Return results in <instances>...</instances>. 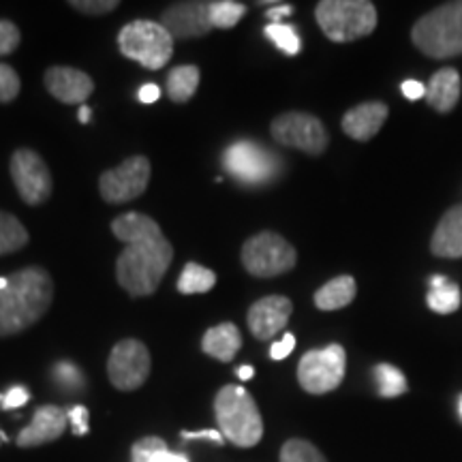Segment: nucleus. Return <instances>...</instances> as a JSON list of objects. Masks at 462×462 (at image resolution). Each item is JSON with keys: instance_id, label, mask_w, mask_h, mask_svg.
I'll return each instance as SVG.
<instances>
[{"instance_id": "obj_1", "label": "nucleus", "mask_w": 462, "mask_h": 462, "mask_svg": "<svg viewBox=\"0 0 462 462\" xmlns=\"http://www.w3.org/2000/svg\"><path fill=\"white\" fill-rule=\"evenodd\" d=\"M112 231L126 248L116 262V279L131 298L154 293L170 270L173 246L159 223L142 212H126L114 218Z\"/></svg>"}, {"instance_id": "obj_2", "label": "nucleus", "mask_w": 462, "mask_h": 462, "mask_svg": "<svg viewBox=\"0 0 462 462\" xmlns=\"http://www.w3.org/2000/svg\"><path fill=\"white\" fill-rule=\"evenodd\" d=\"M54 300V281L39 265L0 279V338L28 330L48 313Z\"/></svg>"}, {"instance_id": "obj_3", "label": "nucleus", "mask_w": 462, "mask_h": 462, "mask_svg": "<svg viewBox=\"0 0 462 462\" xmlns=\"http://www.w3.org/2000/svg\"><path fill=\"white\" fill-rule=\"evenodd\" d=\"M215 415L221 435L236 448H255L263 437V420L255 398L242 385H225L215 398Z\"/></svg>"}, {"instance_id": "obj_4", "label": "nucleus", "mask_w": 462, "mask_h": 462, "mask_svg": "<svg viewBox=\"0 0 462 462\" xmlns=\"http://www.w3.org/2000/svg\"><path fill=\"white\" fill-rule=\"evenodd\" d=\"M411 39L421 54L454 58L462 54V0L446 3L415 22Z\"/></svg>"}, {"instance_id": "obj_5", "label": "nucleus", "mask_w": 462, "mask_h": 462, "mask_svg": "<svg viewBox=\"0 0 462 462\" xmlns=\"http://www.w3.org/2000/svg\"><path fill=\"white\" fill-rule=\"evenodd\" d=\"M317 24L334 43H349L377 28V9L368 0H323L315 7Z\"/></svg>"}, {"instance_id": "obj_6", "label": "nucleus", "mask_w": 462, "mask_h": 462, "mask_svg": "<svg viewBox=\"0 0 462 462\" xmlns=\"http://www.w3.org/2000/svg\"><path fill=\"white\" fill-rule=\"evenodd\" d=\"M118 48L123 56L140 62L150 71H159L170 62L173 54V39L163 24L150 20H135L120 31Z\"/></svg>"}, {"instance_id": "obj_7", "label": "nucleus", "mask_w": 462, "mask_h": 462, "mask_svg": "<svg viewBox=\"0 0 462 462\" xmlns=\"http://www.w3.org/2000/svg\"><path fill=\"white\" fill-rule=\"evenodd\" d=\"M298 253L282 236L274 231H262L253 236L242 246V265L248 274L257 279H273L293 270Z\"/></svg>"}, {"instance_id": "obj_8", "label": "nucleus", "mask_w": 462, "mask_h": 462, "mask_svg": "<svg viewBox=\"0 0 462 462\" xmlns=\"http://www.w3.org/2000/svg\"><path fill=\"white\" fill-rule=\"evenodd\" d=\"M223 167L242 184H265L281 171V159L257 142H236L225 150Z\"/></svg>"}, {"instance_id": "obj_9", "label": "nucleus", "mask_w": 462, "mask_h": 462, "mask_svg": "<svg viewBox=\"0 0 462 462\" xmlns=\"http://www.w3.org/2000/svg\"><path fill=\"white\" fill-rule=\"evenodd\" d=\"M346 354L340 345H328L302 356L298 364V381L309 394H328L345 379Z\"/></svg>"}, {"instance_id": "obj_10", "label": "nucleus", "mask_w": 462, "mask_h": 462, "mask_svg": "<svg viewBox=\"0 0 462 462\" xmlns=\"http://www.w3.org/2000/svg\"><path fill=\"white\" fill-rule=\"evenodd\" d=\"M274 142L281 146H289L302 150L306 154H321L326 152L328 143H330V135L328 129L317 116L304 114V112H287L276 116L270 126Z\"/></svg>"}, {"instance_id": "obj_11", "label": "nucleus", "mask_w": 462, "mask_h": 462, "mask_svg": "<svg viewBox=\"0 0 462 462\" xmlns=\"http://www.w3.org/2000/svg\"><path fill=\"white\" fill-rule=\"evenodd\" d=\"M150 366L152 360L148 346L142 340L125 338L109 354L107 377L116 390L135 392L148 381Z\"/></svg>"}, {"instance_id": "obj_12", "label": "nucleus", "mask_w": 462, "mask_h": 462, "mask_svg": "<svg viewBox=\"0 0 462 462\" xmlns=\"http://www.w3.org/2000/svg\"><path fill=\"white\" fill-rule=\"evenodd\" d=\"M150 161L146 157H129L114 170H107L99 178L101 198L107 204H126L143 195L150 182Z\"/></svg>"}, {"instance_id": "obj_13", "label": "nucleus", "mask_w": 462, "mask_h": 462, "mask_svg": "<svg viewBox=\"0 0 462 462\" xmlns=\"http://www.w3.org/2000/svg\"><path fill=\"white\" fill-rule=\"evenodd\" d=\"M11 178L28 206H42L51 195V173L42 154L31 148L15 150L9 163Z\"/></svg>"}, {"instance_id": "obj_14", "label": "nucleus", "mask_w": 462, "mask_h": 462, "mask_svg": "<svg viewBox=\"0 0 462 462\" xmlns=\"http://www.w3.org/2000/svg\"><path fill=\"white\" fill-rule=\"evenodd\" d=\"M161 24L171 34V39H198L212 31L210 3L204 0H184L173 3L163 11Z\"/></svg>"}, {"instance_id": "obj_15", "label": "nucleus", "mask_w": 462, "mask_h": 462, "mask_svg": "<svg viewBox=\"0 0 462 462\" xmlns=\"http://www.w3.org/2000/svg\"><path fill=\"white\" fill-rule=\"evenodd\" d=\"M293 304L285 296H268L257 300L248 309V330L259 340H270L276 334L285 330L289 317H291Z\"/></svg>"}, {"instance_id": "obj_16", "label": "nucleus", "mask_w": 462, "mask_h": 462, "mask_svg": "<svg viewBox=\"0 0 462 462\" xmlns=\"http://www.w3.org/2000/svg\"><path fill=\"white\" fill-rule=\"evenodd\" d=\"M43 82L45 88L50 90V95L60 103H65V106H79L95 90L90 75L73 67L48 69L43 75Z\"/></svg>"}, {"instance_id": "obj_17", "label": "nucleus", "mask_w": 462, "mask_h": 462, "mask_svg": "<svg viewBox=\"0 0 462 462\" xmlns=\"http://www.w3.org/2000/svg\"><path fill=\"white\" fill-rule=\"evenodd\" d=\"M67 413L62 411L56 404H45L39 407L32 415V421L20 432L15 439V443L20 448H39L45 443L56 441L58 437H62L67 426Z\"/></svg>"}, {"instance_id": "obj_18", "label": "nucleus", "mask_w": 462, "mask_h": 462, "mask_svg": "<svg viewBox=\"0 0 462 462\" xmlns=\"http://www.w3.org/2000/svg\"><path fill=\"white\" fill-rule=\"evenodd\" d=\"M388 106L381 101H368L351 107L343 118V131L356 142L373 140L388 120Z\"/></svg>"}, {"instance_id": "obj_19", "label": "nucleus", "mask_w": 462, "mask_h": 462, "mask_svg": "<svg viewBox=\"0 0 462 462\" xmlns=\"http://www.w3.org/2000/svg\"><path fill=\"white\" fill-rule=\"evenodd\" d=\"M432 255L443 259L462 257V206H454L439 221L430 240Z\"/></svg>"}, {"instance_id": "obj_20", "label": "nucleus", "mask_w": 462, "mask_h": 462, "mask_svg": "<svg viewBox=\"0 0 462 462\" xmlns=\"http://www.w3.org/2000/svg\"><path fill=\"white\" fill-rule=\"evenodd\" d=\"M460 99V75L456 69L446 67L437 71L426 86V101L439 114H448Z\"/></svg>"}, {"instance_id": "obj_21", "label": "nucleus", "mask_w": 462, "mask_h": 462, "mask_svg": "<svg viewBox=\"0 0 462 462\" xmlns=\"http://www.w3.org/2000/svg\"><path fill=\"white\" fill-rule=\"evenodd\" d=\"M242 346V334L236 323H221L210 328L201 340V349L206 356L215 357L218 362H231Z\"/></svg>"}, {"instance_id": "obj_22", "label": "nucleus", "mask_w": 462, "mask_h": 462, "mask_svg": "<svg viewBox=\"0 0 462 462\" xmlns=\"http://www.w3.org/2000/svg\"><path fill=\"white\" fill-rule=\"evenodd\" d=\"M357 291L354 276H337L317 289L315 306L319 310H338L354 302Z\"/></svg>"}, {"instance_id": "obj_23", "label": "nucleus", "mask_w": 462, "mask_h": 462, "mask_svg": "<svg viewBox=\"0 0 462 462\" xmlns=\"http://www.w3.org/2000/svg\"><path fill=\"white\" fill-rule=\"evenodd\" d=\"M199 69L195 65H180L173 67L167 75V97L173 103H187L193 99L199 86Z\"/></svg>"}, {"instance_id": "obj_24", "label": "nucleus", "mask_w": 462, "mask_h": 462, "mask_svg": "<svg viewBox=\"0 0 462 462\" xmlns=\"http://www.w3.org/2000/svg\"><path fill=\"white\" fill-rule=\"evenodd\" d=\"M429 293V306L435 313L449 315L460 309V289L456 282H449L446 276H432Z\"/></svg>"}, {"instance_id": "obj_25", "label": "nucleus", "mask_w": 462, "mask_h": 462, "mask_svg": "<svg viewBox=\"0 0 462 462\" xmlns=\"http://www.w3.org/2000/svg\"><path fill=\"white\" fill-rule=\"evenodd\" d=\"M217 285V274L199 263L184 265L180 279H178V291L184 296H195V293H206Z\"/></svg>"}, {"instance_id": "obj_26", "label": "nucleus", "mask_w": 462, "mask_h": 462, "mask_svg": "<svg viewBox=\"0 0 462 462\" xmlns=\"http://www.w3.org/2000/svg\"><path fill=\"white\" fill-rule=\"evenodd\" d=\"M28 245V231L20 218L0 210V255L15 253Z\"/></svg>"}, {"instance_id": "obj_27", "label": "nucleus", "mask_w": 462, "mask_h": 462, "mask_svg": "<svg viewBox=\"0 0 462 462\" xmlns=\"http://www.w3.org/2000/svg\"><path fill=\"white\" fill-rule=\"evenodd\" d=\"M374 379H377L379 394L383 398H396L409 390L404 374L392 364H377L374 366Z\"/></svg>"}, {"instance_id": "obj_28", "label": "nucleus", "mask_w": 462, "mask_h": 462, "mask_svg": "<svg viewBox=\"0 0 462 462\" xmlns=\"http://www.w3.org/2000/svg\"><path fill=\"white\" fill-rule=\"evenodd\" d=\"M245 3H234V0H217V3H210L212 28H234L245 17Z\"/></svg>"}, {"instance_id": "obj_29", "label": "nucleus", "mask_w": 462, "mask_h": 462, "mask_svg": "<svg viewBox=\"0 0 462 462\" xmlns=\"http://www.w3.org/2000/svg\"><path fill=\"white\" fill-rule=\"evenodd\" d=\"M265 37L273 42L281 51H285L287 56H296L302 42H300V34L291 24H270L265 26Z\"/></svg>"}, {"instance_id": "obj_30", "label": "nucleus", "mask_w": 462, "mask_h": 462, "mask_svg": "<svg viewBox=\"0 0 462 462\" xmlns=\"http://www.w3.org/2000/svg\"><path fill=\"white\" fill-rule=\"evenodd\" d=\"M281 462H328L313 443L304 439H289L281 448Z\"/></svg>"}, {"instance_id": "obj_31", "label": "nucleus", "mask_w": 462, "mask_h": 462, "mask_svg": "<svg viewBox=\"0 0 462 462\" xmlns=\"http://www.w3.org/2000/svg\"><path fill=\"white\" fill-rule=\"evenodd\" d=\"M22 82L14 67L0 62V103H11L20 95Z\"/></svg>"}, {"instance_id": "obj_32", "label": "nucleus", "mask_w": 462, "mask_h": 462, "mask_svg": "<svg viewBox=\"0 0 462 462\" xmlns=\"http://www.w3.org/2000/svg\"><path fill=\"white\" fill-rule=\"evenodd\" d=\"M69 5L84 15H106L120 7L118 0H71Z\"/></svg>"}, {"instance_id": "obj_33", "label": "nucleus", "mask_w": 462, "mask_h": 462, "mask_svg": "<svg viewBox=\"0 0 462 462\" xmlns=\"http://www.w3.org/2000/svg\"><path fill=\"white\" fill-rule=\"evenodd\" d=\"M22 34L14 22L0 20V56H9L20 48Z\"/></svg>"}, {"instance_id": "obj_34", "label": "nucleus", "mask_w": 462, "mask_h": 462, "mask_svg": "<svg viewBox=\"0 0 462 462\" xmlns=\"http://www.w3.org/2000/svg\"><path fill=\"white\" fill-rule=\"evenodd\" d=\"M54 377L58 383L62 385V388H82V383H84V377H82V373H79V368L73 366V364H69V362L56 364Z\"/></svg>"}, {"instance_id": "obj_35", "label": "nucleus", "mask_w": 462, "mask_h": 462, "mask_svg": "<svg viewBox=\"0 0 462 462\" xmlns=\"http://www.w3.org/2000/svg\"><path fill=\"white\" fill-rule=\"evenodd\" d=\"M165 448V441L159 437H143L131 449V462H148L157 449Z\"/></svg>"}, {"instance_id": "obj_36", "label": "nucleus", "mask_w": 462, "mask_h": 462, "mask_svg": "<svg viewBox=\"0 0 462 462\" xmlns=\"http://www.w3.org/2000/svg\"><path fill=\"white\" fill-rule=\"evenodd\" d=\"M28 398H31V392L22 388V385H15V388H11L7 394H0V407L9 411V409H17L22 407V404H26Z\"/></svg>"}, {"instance_id": "obj_37", "label": "nucleus", "mask_w": 462, "mask_h": 462, "mask_svg": "<svg viewBox=\"0 0 462 462\" xmlns=\"http://www.w3.org/2000/svg\"><path fill=\"white\" fill-rule=\"evenodd\" d=\"M67 418H69V421H71V426H73V435L84 437L86 432H88L90 413H88V409L82 407V404H78V407H73L71 411H69Z\"/></svg>"}, {"instance_id": "obj_38", "label": "nucleus", "mask_w": 462, "mask_h": 462, "mask_svg": "<svg viewBox=\"0 0 462 462\" xmlns=\"http://www.w3.org/2000/svg\"><path fill=\"white\" fill-rule=\"evenodd\" d=\"M293 346H296V337H293V334H285L279 343L270 346V357H273V360H285L287 356H291Z\"/></svg>"}, {"instance_id": "obj_39", "label": "nucleus", "mask_w": 462, "mask_h": 462, "mask_svg": "<svg viewBox=\"0 0 462 462\" xmlns=\"http://www.w3.org/2000/svg\"><path fill=\"white\" fill-rule=\"evenodd\" d=\"M402 95L407 99L418 101L421 97H426V86L421 82H415V79H407V82H402Z\"/></svg>"}, {"instance_id": "obj_40", "label": "nucleus", "mask_w": 462, "mask_h": 462, "mask_svg": "<svg viewBox=\"0 0 462 462\" xmlns=\"http://www.w3.org/2000/svg\"><path fill=\"white\" fill-rule=\"evenodd\" d=\"M148 462H189V458H187V456H182V454L170 452V449H167V446H165V448L157 449V452L150 456Z\"/></svg>"}, {"instance_id": "obj_41", "label": "nucleus", "mask_w": 462, "mask_h": 462, "mask_svg": "<svg viewBox=\"0 0 462 462\" xmlns=\"http://www.w3.org/2000/svg\"><path fill=\"white\" fill-rule=\"evenodd\" d=\"M293 14V7L291 5H274L273 9L265 11V17L270 20V24H281L282 17L291 15Z\"/></svg>"}, {"instance_id": "obj_42", "label": "nucleus", "mask_w": 462, "mask_h": 462, "mask_svg": "<svg viewBox=\"0 0 462 462\" xmlns=\"http://www.w3.org/2000/svg\"><path fill=\"white\" fill-rule=\"evenodd\" d=\"M182 439H210V441H215L217 446H223L225 443V437L221 435V430H198V432L184 430Z\"/></svg>"}, {"instance_id": "obj_43", "label": "nucleus", "mask_w": 462, "mask_h": 462, "mask_svg": "<svg viewBox=\"0 0 462 462\" xmlns=\"http://www.w3.org/2000/svg\"><path fill=\"white\" fill-rule=\"evenodd\" d=\"M161 97V88L157 84H143L140 88V101L142 103H154Z\"/></svg>"}, {"instance_id": "obj_44", "label": "nucleus", "mask_w": 462, "mask_h": 462, "mask_svg": "<svg viewBox=\"0 0 462 462\" xmlns=\"http://www.w3.org/2000/svg\"><path fill=\"white\" fill-rule=\"evenodd\" d=\"M253 374H255V368H253V366H240V371H238V377H240L242 381H248V379H253Z\"/></svg>"}, {"instance_id": "obj_45", "label": "nucleus", "mask_w": 462, "mask_h": 462, "mask_svg": "<svg viewBox=\"0 0 462 462\" xmlns=\"http://www.w3.org/2000/svg\"><path fill=\"white\" fill-rule=\"evenodd\" d=\"M78 118H79V123H82V125H88V123H90V107H88V106L79 107Z\"/></svg>"}, {"instance_id": "obj_46", "label": "nucleus", "mask_w": 462, "mask_h": 462, "mask_svg": "<svg viewBox=\"0 0 462 462\" xmlns=\"http://www.w3.org/2000/svg\"><path fill=\"white\" fill-rule=\"evenodd\" d=\"M458 409H460V415H462V396H460V404H458Z\"/></svg>"}]
</instances>
